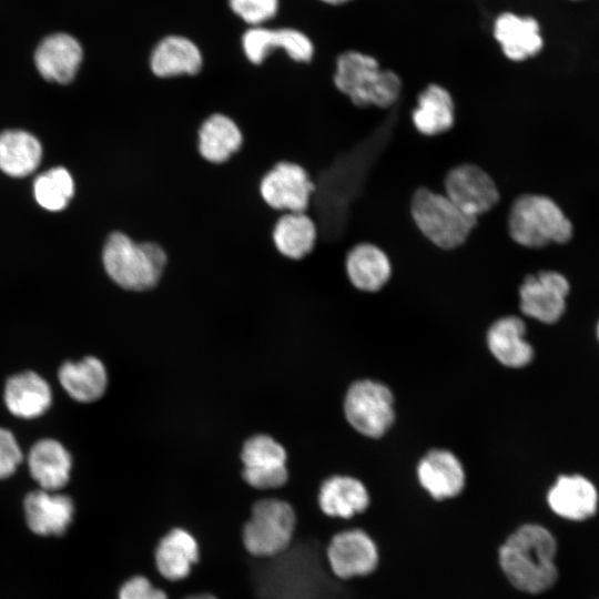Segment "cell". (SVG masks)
Here are the masks:
<instances>
[{
	"label": "cell",
	"instance_id": "cell-21",
	"mask_svg": "<svg viewBox=\"0 0 599 599\" xmlns=\"http://www.w3.org/2000/svg\"><path fill=\"white\" fill-rule=\"evenodd\" d=\"M526 325L517 316H504L487 331V346L501 365L509 368L527 366L534 358V348L525 338Z\"/></svg>",
	"mask_w": 599,
	"mask_h": 599
},
{
	"label": "cell",
	"instance_id": "cell-7",
	"mask_svg": "<svg viewBox=\"0 0 599 599\" xmlns=\"http://www.w3.org/2000/svg\"><path fill=\"white\" fill-rule=\"evenodd\" d=\"M343 406L348 424L368 438L384 436L395 422L394 395L377 380L354 382L345 394Z\"/></svg>",
	"mask_w": 599,
	"mask_h": 599
},
{
	"label": "cell",
	"instance_id": "cell-11",
	"mask_svg": "<svg viewBox=\"0 0 599 599\" xmlns=\"http://www.w3.org/2000/svg\"><path fill=\"white\" fill-rule=\"evenodd\" d=\"M445 195L474 217L490 211L499 201L494 179L473 163L459 164L445 176Z\"/></svg>",
	"mask_w": 599,
	"mask_h": 599
},
{
	"label": "cell",
	"instance_id": "cell-16",
	"mask_svg": "<svg viewBox=\"0 0 599 599\" xmlns=\"http://www.w3.org/2000/svg\"><path fill=\"white\" fill-rule=\"evenodd\" d=\"M83 59L81 44L67 33H54L43 39L34 53V63L41 77L60 84L70 83Z\"/></svg>",
	"mask_w": 599,
	"mask_h": 599
},
{
	"label": "cell",
	"instance_id": "cell-26",
	"mask_svg": "<svg viewBox=\"0 0 599 599\" xmlns=\"http://www.w3.org/2000/svg\"><path fill=\"white\" fill-rule=\"evenodd\" d=\"M28 465L32 478L44 490H58L70 478L72 459L64 446L55 439L38 440L30 449Z\"/></svg>",
	"mask_w": 599,
	"mask_h": 599
},
{
	"label": "cell",
	"instance_id": "cell-38",
	"mask_svg": "<svg viewBox=\"0 0 599 599\" xmlns=\"http://www.w3.org/2000/svg\"><path fill=\"white\" fill-rule=\"evenodd\" d=\"M598 337H599V325H598Z\"/></svg>",
	"mask_w": 599,
	"mask_h": 599
},
{
	"label": "cell",
	"instance_id": "cell-14",
	"mask_svg": "<svg viewBox=\"0 0 599 599\" xmlns=\"http://www.w3.org/2000/svg\"><path fill=\"white\" fill-rule=\"evenodd\" d=\"M201 558L195 536L183 527H172L156 542L153 551L154 568L167 582H181L189 578Z\"/></svg>",
	"mask_w": 599,
	"mask_h": 599
},
{
	"label": "cell",
	"instance_id": "cell-19",
	"mask_svg": "<svg viewBox=\"0 0 599 599\" xmlns=\"http://www.w3.org/2000/svg\"><path fill=\"white\" fill-rule=\"evenodd\" d=\"M494 35L502 53L515 62L535 57L544 47L540 24L530 16L501 13L495 21Z\"/></svg>",
	"mask_w": 599,
	"mask_h": 599
},
{
	"label": "cell",
	"instance_id": "cell-18",
	"mask_svg": "<svg viewBox=\"0 0 599 599\" xmlns=\"http://www.w3.org/2000/svg\"><path fill=\"white\" fill-rule=\"evenodd\" d=\"M203 53L190 39L169 35L159 41L149 57L152 74L159 79L193 77L201 72Z\"/></svg>",
	"mask_w": 599,
	"mask_h": 599
},
{
	"label": "cell",
	"instance_id": "cell-30",
	"mask_svg": "<svg viewBox=\"0 0 599 599\" xmlns=\"http://www.w3.org/2000/svg\"><path fill=\"white\" fill-rule=\"evenodd\" d=\"M42 146L39 140L23 130L0 133V170L12 177L31 174L40 164Z\"/></svg>",
	"mask_w": 599,
	"mask_h": 599
},
{
	"label": "cell",
	"instance_id": "cell-33",
	"mask_svg": "<svg viewBox=\"0 0 599 599\" xmlns=\"http://www.w3.org/2000/svg\"><path fill=\"white\" fill-rule=\"evenodd\" d=\"M277 0H230L232 10L246 23L258 26L275 16Z\"/></svg>",
	"mask_w": 599,
	"mask_h": 599
},
{
	"label": "cell",
	"instance_id": "cell-15",
	"mask_svg": "<svg viewBox=\"0 0 599 599\" xmlns=\"http://www.w3.org/2000/svg\"><path fill=\"white\" fill-rule=\"evenodd\" d=\"M417 479L435 500L458 496L466 485V473L458 457L448 449H432L417 464Z\"/></svg>",
	"mask_w": 599,
	"mask_h": 599
},
{
	"label": "cell",
	"instance_id": "cell-5",
	"mask_svg": "<svg viewBox=\"0 0 599 599\" xmlns=\"http://www.w3.org/2000/svg\"><path fill=\"white\" fill-rule=\"evenodd\" d=\"M511 238L526 247L539 248L565 243L572 225L557 203L540 194H524L515 200L508 215Z\"/></svg>",
	"mask_w": 599,
	"mask_h": 599
},
{
	"label": "cell",
	"instance_id": "cell-13",
	"mask_svg": "<svg viewBox=\"0 0 599 599\" xmlns=\"http://www.w3.org/2000/svg\"><path fill=\"white\" fill-rule=\"evenodd\" d=\"M277 48L295 63L307 64L314 55V45L303 32L294 29L271 30L255 27L242 37V50L253 65H261Z\"/></svg>",
	"mask_w": 599,
	"mask_h": 599
},
{
	"label": "cell",
	"instance_id": "cell-10",
	"mask_svg": "<svg viewBox=\"0 0 599 599\" xmlns=\"http://www.w3.org/2000/svg\"><path fill=\"white\" fill-rule=\"evenodd\" d=\"M285 448L268 435H256L248 438L242 449L243 480L253 489H278L286 485Z\"/></svg>",
	"mask_w": 599,
	"mask_h": 599
},
{
	"label": "cell",
	"instance_id": "cell-24",
	"mask_svg": "<svg viewBox=\"0 0 599 599\" xmlns=\"http://www.w3.org/2000/svg\"><path fill=\"white\" fill-rule=\"evenodd\" d=\"M3 397L9 412L24 419L42 415L52 402L49 384L34 372L11 376L7 380Z\"/></svg>",
	"mask_w": 599,
	"mask_h": 599
},
{
	"label": "cell",
	"instance_id": "cell-29",
	"mask_svg": "<svg viewBox=\"0 0 599 599\" xmlns=\"http://www.w3.org/2000/svg\"><path fill=\"white\" fill-rule=\"evenodd\" d=\"M412 120L417 131L424 135H438L448 131L455 120L450 93L439 84L427 85L418 95Z\"/></svg>",
	"mask_w": 599,
	"mask_h": 599
},
{
	"label": "cell",
	"instance_id": "cell-32",
	"mask_svg": "<svg viewBox=\"0 0 599 599\" xmlns=\"http://www.w3.org/2000/svg\"><path fill=\"white\" fill-rule=\"evenodd\" d=\"M116 599H170L167 592L144 575H133L119 587Z\"/></svg>",
	"mask_w": 599,
	"mask_h": 599
},
{
	"label": "cell",
	"instance_id": "cell-28",
	"mask_svg": "<svg viewBox=\"0 0 599 599\" xmlns=\"http://www.w3.org/2000/svg\"><path fill=\"white\" fill-rule=\"evenodd\" d=\"M59 382L74 400L91 403L105 392L108 374L103 363L93 356L67 362L59 369Z\"/></svg>",
	"mask_w": 599,
	"mask_h": 599
},
{
	"label": "cell",
	"instance_id": "cell-1",
	"mask_svg": "<svg viewBox=\"0 0 599 599\" xmlns=\"http://www.w3.org/2000/svg\"><path fill=\"white\" fill-rule=\"evenodd\" d=\"M557 541L538 524H525L512 531L498 549L499 567L519 591L538 595L557 582Z\"/></svg>",
	"mask_w": 599,
	"mask_h": 599
},
{
	"label": "cell",
	"instance_id": "cell-25",
	"mask_svg": "<svg viewBox=\"0 0 599 599\" xmlns=\"http://www.w3.org/2000/svg\"><path fill=\"white\" fill-rule=\"evenodd\" d=\"M272 238L281 255L293 261H301L314 251L318 230L308 213L285 212L276 221Z\"/></svg>",
	"mask_w": 599,
	"mask_h": 599
},
{
	"label": "cell",
	"instance_id": "cell-31",
	"mask_svg": "<svg viewBox=\"0 0 599 599\" xmlns=\"http://www.w3.org/2000/svg\"><path fill=\"white\" fill-rule=\"evenodd\" d=\"M74 194V181L62 166L53 167L37 176L33 195L38 204L52 212L63 210Z\"/></svg>",
	"mask_w": 599,
	"mask_h": 599
},
{
	"label": "cell",
	"instance_id": "cell-17",
	"mask_svg": "<svg viewBox=\"0 0 599 599\" xmlns=\"http://www.w3.org/2000/svg\"><path fill=\"white\" fill-rule=\"evenodd\" d=\"M547 504L557 516L572 521L592 517L598 508L595 485L581 475L559 476L547 493Z\"/></svg>",
	"mask_w": 599,
	"mask_h": 599
},
{
	"label": "cell",
	"instance_id": "cell-35",
	"mask_svg": "<svg viewBox=\"0 0 599 599\" xmlns=\"http://www.w3.org/2000/svg\"><path fill=\"white\" fill-rule=\"evenodd\" d=\"M182 599H217L213 593L207 591H200V592H193L190 593Z\"/></svg>",
	"mask_w": 599,
	"mask_h": 599
},
{
	"label": "cell",
	"instance_id": "cell-36",
	"mask_svg": "<svg viewBox=\"0 0 599 599\" xmlns=\"http://www.w3.org/2000/svg\"><path fill=\"white\" fill-rule=\"evenodd\" d=\"M323 2L329 3V4H342L346 3L351 0H322Z\"/></svg>",
	"mask_w": 599,
	"mask_h": 599
},
{
	"label": "cell",
	"instance_id": "cell-22",
	"mask_svg": "<svg viewBox=\"0 0 599 599\" xmlns=\"http://www.w3.org/2000/svg\"><path fill=\"white\" fill-rule=\"evenodd\" d=\"M24 512L29 528L42 536L61 535L72 521V500L49 490H35L24 499Z\"/></svg>",
	"mask_w": 599,
	"mask_h": 599
},
{
	"label": "cell",
	"instance_id": "cell-9",
	"mask_svg": "<svg viewBox=\"0 0 599 599\" xmlns=\"http://www.w3.org/2000/svg\"><path fill=\"white\" fill-rule=\"evenodd\" d=\"M325 556L332 573L342 580L368 576L379 564L375 540L359 528L334 534L328 540Z\"/></svg>",
	"mask_w": 599,
	"mask_h": 599
},
{
	"label": "cell",
	"instance_id": "cell-3",
	"mask_svg": "<svg viewBox=\"0 0 599 599\" xmlns=\"http://www.w3.org/2000/svg\"><path fill=\"white\" fill-rule=\"evenodd\" d=\"M333 84L361 108H388L397 101L402 90L397 73L380 69L374 57L355 50L337 57Z\"/></svg>",
	"mask_w": 599,
	"mask_h": 599
},
{
	"label": "cell",
	"instance_id": "cell-6",
	"mask_svg": "<svg viewBox=\"0 0 599 599\" xmlns=\"http://www.w3.org/2000/svg\"><path fill=\"white\" fill-rule=\"evenodd\" d=\"M410 214L423 235L443 250L464 244L477 224V217L466 214L445 194L427 187L413 194Z\"/></svg>",
	"mask_w": 599,
	"mask_h": 599
},
{
	"label": "cell",
	"instance_id": "cell-20",
	"mask_svg": "<svg viewBox=\"0 0 599 599\" xmlns=\"http://www.w3.org/2000/svg\"><path fill=\"white\" fill-rule=\"evenodd\" d=\"M369 504V493L364 483L347 475L326 478L317 494L318 508L329 518L349 519L364 512Z\"/></svg>",
	"mask_w": 599,
	"mask_h": 599
},
{
	"label": "cell",
	"instance_id": "cell-37",
	"mask_svg": "<svg viewBox=\"0 0 599 599\" xmlns=\"http://www.w3.org/2000/svg\"><path fill=\"white\" fill-rule=\"evenodd\" d=\"M569 1H573V2H576V1H581V0H569Z\"/></svg>",
	"mask_w": 599,
	"mask_h": 599
},
{
	"label": "cell",
	"instance_id": "cell-12",
	"mask_svg": "<svg viewBox=\"0 0 599 599\" xmlns=\"http://www.w3.org/2000/svg\"><path fill=\"white\" fill-rule=\"evenodd\" d=\"M569 288L568 280L558 272L529 274L519 287L520 311L541 323H556L566 309Z\"/></svg>",
	"mask_w": 599,
	"mask_h": 599
},
{
	"label": "cell",
	"instance_id": "cell-8",
	"mask_svg": "<svg viewBox=\"0 0 599 599\" xmlns=\"http://www.w3.org/2000/svg\"><path fill=\"white\" fill-rule=\"evenodd\" d=\"M316 191L308 172L300 164L282 161L276 163L261 180L260 194L273 210L281 212H306Z\"/></svg>",
	"mask_w": 599,
	"mask_h": 599
},
{
	"label": "cell",
	"instance_id": "cell-23",
	"mask_svg": "<svg viewBox=\"0 0 599 599\" xmlns=\"http://www.w3.org/2000/svg\"><path fill=\"white\" fill-rule=\"evenodd\" d=\"M345 270L352 285L364 292L379 291L392 275L389 257L372 243L353 246L346 254Z\"/></svg>",
	"mask_w": 599,
	"mask_h": 599
},
{
	"label": "cell",
	"instance_id": "cell-27",
	"mask_svg": "<svg viewBox=\"0 0 599 599\" xmlns=\"http://www.w3.org/2000/svg\"><path fill=\"white\" fill-rule=\"evenodd\" d=\"M243 144V134L234 120L222 113L206 118L197 131V151L207 162H227Z\"/></svg>",
	"mask_w": 599,
	"mask_h": 599
},
{
	"label": "cell",
	"instance_id": "cell-34",
	"mask_svg": "<svg viewBox=\"0 0 599 599\" xmlns=\"http://www.w3.org/2000/svg\"><path fill=\"white\" fill-rule=\"evenodd\" d=\"M22 451L13 434L0 427V479L11 476L22 460Z\"/></svg>",
	"mask_w": 599,
	"mask_h": 599
},
{
	"label": "cell",
	"instance_id": "cell-2",
	"mask_svg": "<svg viewBox=\"0 0 599 599\" xmlns=\"http://www.w3.org/2000/svg\"><path fill=\"white\" fill-rule=\"evenodd\" d=\"M101 264L109 280L121 290L145 293L159 285L167 255L158 243H138L125 233L113 231L102 246Z\"/></svg>",
	"mask_w": 599,
	"mask_h": 599
},
{
	"label": "cell",
	"instance_id": "cell-4",
	"mask_svg": "<svg viewBox=\"0 0 599 599\" xmlns=\"http://www.w3.org/2000/svg\"><path fill=\"white\" fill-rule=\"evenodd\" d=\"M296 528L297 512L291 502L276 497L257 499L242 527L243 548L253 558L276 557L292 546Z\"/></svg>",
	"mask_w": 599,
	"mask_h": 599
}]
</instances>
